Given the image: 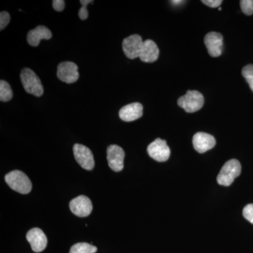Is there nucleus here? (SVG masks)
Returning <instances> with one entry per match:
<instances>
[{
	"mask_svg": "<svg viewBox=\"0 0 253 253\" xmlns=\"http://www.w3.org/2000/svg\"><path fill=\"white\" fill-rule=\"evenodd\" d=\"M5 181L9 187L16 192L27 194L32 189L31 181L25 173L19 170L11 171L5 176Z\"/></svg>",
	"mask_w": 253,
	"mask_h": 253,
	"instance_id": "nucleus-1",
	"label": "nucleus"
},
{
	"mask_svg": "<svg viewBox=\"0 0 253 253\" xmlns=\"http://www.w3.org/2000/svg\"><path fill=\"white\" fill-rule=\"evenodd\" d=\"M21 80L26 92L34 95L37 97L42 96L44 93L42 84L34 71L30 68H24L21 73Z\"/></svg>",
	"mask_w": 253,
	"mask_h": 253,
	"instance_id": "nucleus-2",
	"label": "nucleus"
},
{
	"mask_svg": "<svg viewBox=\"0 0 253 253\" xmlns=\"http://www.w3.org/2000/svg\"><path fill=\"white\" fill-rule=\"evenodd\" d=\"M241 163L238 160L231 159L228 161L221 168L220 172L218 174L217 183L221 186H230L236 178L241 174Z\"/></svg>",
	"mask_w": 253,
	"mask_h": 253,
	"instance_id": "nucleus-3",
	"label": "nucleus"
},
{
	"mask_svg": "<svg viewBox=\"0 0 253 253\" xmlns=\"http://www.w3.org/2000/svg\"><path fill=\"white\" fill-rule=\"evenodd\" d=\"M177 103L186 112L194 113L204 106V97L199 91L189 90L184 96L178 99Z\"/></svg>",
	"mask_w": 253,
	"mask_h": 253,
	"instance_id": "nucleus-4",
	"label": "nucleus"
},
{
	"mask_svg": "<svg viewBox=\"0 0 253 253\" xmlns=\"http://www.w3.org/2000/svg\"><path fill=\"white\" fill-rule=\"evenodd\" d=\"M147 151L150 157L158 162L167 161L170 156V149L167 142L159 138L149 145Z\"/></svg>",
	"mask_w": 253,
	"mask_h": 253,
	"instance_id": "nucleus-5",
	"label": "nucleus"
},
{
	"mask_svg": "<svg viewBox=\"0 0 253 253\" xmlns=\"http://www.w3.org/2000/svg\"><path fill=\"white\" fill-rule=\"evenodd\" d=\"M73 154L78 164L86 170L94 167V156L89 148L84 145L76 144L73 146Z\"/></svg>",
	"mask_w": 253,
	"mask_h": 253,
	"instance_id": "nucleus-6",
	"label": "nucleus"
},
{
	"mask_svg": "<svg viewBox=\"0 0 253 253\" xmlns=\"http://www.w3.org/2000/svg\"><path fill=\"white\" fill-rule=\"evenodd\" d=\"M78 68L76 63L71 61H65L58 66L57 77L63 83L71 84L79 79Z\"/></svg>",
	"mask_w": 253,
	"mask_h": 253,
	"instance_id": "nucleus-7",
	"label": "nucleus"
},
{
	"mask_svg": "<svg viewBox=\"0 0 253 253\" xmlns=\"http://www.w3.org/2000/svg\"><path fill=\"white\" fill-rule=\"evenodd\" d=\"M143 43L144 41L139 35H132L126 38L123 42V49L126 57L129 59L139 58Z\"/></svg>",
	"mask_w": 253,
	"mask_h": 253,
	"instance_id": "nucleus-8",
	"label": "nucleus"
},
{
	"mask_svg": "<svg viewBox=\"0 0 253 253\" xmlns=\"http://www.w3.org/2000/svg\"><path fill=\"white\" fill-rule=\"evenodd\" d=\"M125 152L118 145H111L107 149V160L110 168L115 172H121L124 168Z\"/></svg>",
	"mask_w": 253,
	"mask_h": 253,
	"instance_id": "nucleus-9",
	"label": "nucleus"
},
{
	"mask_svg": "<svg viewBox=\"0 0 253 253\" xmlns=\"http://www.w3.org/2000/svg\"><path fill=\"white\" fill-rule=\"evenodd\" d=\"M69 206L71 212L80 217H87L93 209L90 199L85 196H79L73 199Z\"/></svg>",
	"mask_w": 253,
	"mask_h": 253,
	"instance_id": "nucleus-10",
	"label": "nucleus"
},
{
	"mask_svg": "<svg viewBox=\"0 0 253 253\" xmlns=\"http://www.w3.org/2000/svg\"><path fill=\"white\" fill-rule=\"evenodd\" d=\"M205 44L212 57H218L222 53L223 36L220 33L211 32L205 37Z\"/></svg>",
	"mask_w": 253,
	"mask_h": 253,
	"instance_id": "nucleus-11",
	"label": "nucleus"
},
{
	"mask_svg": "<svg viewBox=\"0 0 253 253\" xmlns=\"http://www.w3.org/2000/svg\"><path fill=\"white\" fill-rule=\"evenodd\" d=\"M26 239L34 252L41 253L46 249L47 239L44 233L39 228H33L28 231Z\"/></svg>",
	"mask_w": 253,
	"mask_h": 253,
	"instance_id": "nucleus-12",
	"label": "nucleus"
},
{
	"mask_svg": "<svg viewBox=\"0 0 253 253\" xmlns=\"http://www.w3.org/2000/svg\"><path fill=\"white\" fill-rule=\"evenodd\" d=\"M216 144L215 139L211 134L205 132H198L193 137V145L195 150L200 154L212 149Z\"/></svg>",
	"mask_w": 253,
	"mask_h": 253,
	"instance_id": "nucleus-13",
	"label": "nucleus"
},
{
	"mask_svg": "<svg viewBox=\"0 0 253 253\" xmlns=\"http://www.w3.org/2000/svg\"><path fill=\"white\" fill-rule=\"evenodd\" d=\"M142 115L143 106L140 103L126 105L119 111L120 118L125 122H132L140 118Z\"/></svg>",
	"mask_w": 253,
	"mask_h": 253,
	"instance_id": "nucleus-14",
	"label": "nucleus"
},
{
	"mask_svg": "<svg viewBox=\"0 0 253 253\" xmlns=\"http://www.w3.org/2000/svg\"><path fill=\"white\" fill-rule=\"evenodd\" d=\"M159 49L157 44L151 40H147L143 43L139 54V59L146 63H153L158 59Z\"/></svg>",
	"mask_w": 253,
	"mask_h": 253,
	"instance_id": "nucleus-15",
	"label": "nucleus"
},
{
	"mask_svg": "<svg viewBox=\"0 0 253 253\" xmlns=\"http://www.w3.org/2000/svg\"><path fill=\"white\" fill-rule=\"evenodd\" d=\"M52 37L51 32L44 26H39L28 32L27 41L32 46H38L42 40H49Z\"/></svg>",
	"mask_w": 253,
	"mask_h": 253,
	"instance_id": "nucleus-16",
	"label": "nucleus"
},
{
	"mask_svg": "<svg viewBox=\"0 0 253 253\" xmlns=\"http://www.w3.org/2000/svg\"><path fill=\"white\" fill-rule=\"evenodd\" d=\"M97 248L86 243H78L73 245L69 253H95Z\"/></svg>",
	"mask_w": 253,
	"mask_h": 253,
	"instance_id": "nucleus-17",
	"label": "nucleus"
},
{
	"mask_svg": "<svg viewBox=\"0 0 253 253\" xmlns=\"http://www.w3.org/2000/svg\"><path fill=\"white\" fill-rule=\"evenodd\" d=\"M13 91L9 83L6 81H0V100L3 102H6L12 99Z\"/></svg>",
	"mask_w": 253,
	"mask_h": 253,
	"instance_id": "nucleus-18",
	"label": "nucleus"
},
{
	"mask_svg": "<svg viewBox=\"0 0 253 253\" xmlns=\"http://www.w3.org/2000/svg\"><path fill=\"white\" fill-rule=\"evenodd\" d=\"M242 76L249 83L251 90L253 91V65L249 64L245 66L242 70Z\"/></svg>",
	"mask_w": 253,
	"mask_h": 253,
	"instance_id": "nucleus-19",
	"label": "nucleus"
},
{
	"mask_svg": "<svg viewBox=\"0 0 253 253\" xmlns=\"http://www.w3.org/2000/svg\"><path fill=\"white\" fill-rule=\"evenodd\" d=\"M240 5L245 14L248 16L253 14V0H242L240 1Z\"/></svg>",
	"mask_w": 253,
	"mask_h": 253,
	"instance_id": "nucleus-20",
	"label": "nucleus"
},
{
	"mask_svg": "<svg viewBox=\"0 0 253 253\" xmlns=\"http://www.w3.org/2000/svg\"><path fill=\"white\" fill-rule=\"evenodd\" d=\"M91 2H93L92 0H81L82 7L79 10V12H78V15H79V17L81 20L84 21L88 18V11L86 6L89 3Z\"/></svg>",
	"mask_w": 253,
	"mask_h": 253,
	"instance_id": "nucleus-21",
	"label": "nucleus"
},
{
	"mask_svg": "<svg viewBox=\"0 0 253 253\" xmlns=\"http://www.w3.org/2000/svg\"><path fill=\"white\" fill-rule=\"evenodd\" d=\"M243 215L253 224V204H249L245 206L243 210Z\"/></svg>",
	"mask_w": 253,
	"mask_h": 253,
	"instance_id": "nucleus-22",
	"label": "nucleus"
},
{
	"mask_svg": "<svg viewBox=\"0 0 253 253\" xmlns=\"http://www.w3.org/2000/svg\"><path fill=\"white\" fill-rule=\"evenodd\" d=\"M10 22V15L6 11H1L0 14V30L2 31Z\"/></svg>",
	"mask_w": 253,
	"mask_h": 253,
	"instance_id": "nucleus-23",
	"label": "nucleus"
},
{
	"mask_svg": "<svg viewBox=\"0 0 253 253\" xmlns=\"http://www.w3.org/2000/svg\"><path fill=\"white\" fill-rule=\"evenodd\" d=\"M202 2L210 7L217 8L222 3L221 0H203Z\"/></svg>",
	"mask_w": 253,
	"mask_h": 253,
	"instance_id": "nucleus-24",
	"label": "nucleus"
},
{
	"mask_svg": "<svg viewBox=\"0 0 253 253\" xmlns=\"http://www.w3.org/2000/svg\"><path fill=\"white\" fill-rule=\"evenodd\" d=\"M52 6L56 11H62L65 8V1H63V0H54L52 1Z\"/></svg>",
	"mask_w": 253,
	"mask_h": 253,
	"instance_id": "nucleus-25",
	"label": "nucleus"
},
{
	"mask_svg": "<svg viewBox=\"0 0 253 253\" xmlns=\"http://www.w3.org/2000/svg\"><path fill=\"white\" fill-rule=\"evenodd\" d=\"M182 2L183 1H172V4H179Z\"/></svg>",
	"mask_w": 253,
	"mask_h": 253,
	"instance_id": "nucleus-26",
	"label": "nucleus"
}]
</instances>
